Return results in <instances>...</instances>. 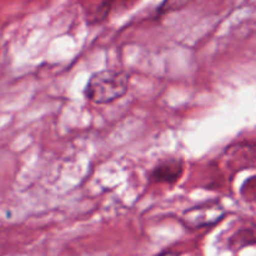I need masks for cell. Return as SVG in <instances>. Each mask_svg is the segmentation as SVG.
Instances as JSON below:
<instances>
[{
    "label": "cell",
    "mask_w": 256,
    "mask_h": 256,
    "mask_svg": "<svg viewBox=\"0 0 256 256\" xmlns=\"http://www.w3.org/2000/svg\"><path fill=\"white\" fill-rule=\"evenodd\" d=\"M232 244L234 248L252 245L254 244V232L252 230H242V232H239L232 239Z\"/></svg>",
    "instance_id": "obj_5"
},
{
    "label": "cell",
    "mask_w": 256,
    "mask_h": 256,
    "mask_svg": "<svg viewBox=\"0 0 256 256\" xmlns=\"http://www.w3.org/2000/svg\"><path fill=\"white\" fill-rule=\"evenodd\" d=\"M156 256H179V252H162V254H159Z\"/></svg>",
    "instance_id": "obj_7"
},
{
    "label": "cell",
    "mask_w": 256,
    "mask_h": 256,
    "mask_svg": "<svg viewBox=\"0 0 256 256\" xmlns=\"http://www.w3.org/2000/svg\"><path fill=\"white\" fill-rule=\"evenodd\" d=\"M134 0H102V5L99 6V14L102 18H105L108 16V14H109L110 12H112V9H114L115 5H128L130 4V2H132Z\"/></svg>",
    "instance_id": "obj_6"
},
{
    "label": "cell",
    "mask_w": 256,
    "mask_h": 256,
    "mask_svg": "<svg viewBox=\"0 0 256 256\" xmlns=\"http://www.w3.org/2000/svg\"><path fill=\"white\" fill-rule=\"evenodd\" d=\"M192 0H164L162 4L160 5L158 9V14H168V12H175V10H180L184 6H186Z\"/></svg>",
    "instance_id": "obj_4"
},
{
    "label": "cell",
    "mask_w": 256,
    "mask_h": 256,
    "mask_svg": "<svg viewBox=\"0 0 256 256\" xmlns=\"http://www.w3.org/2000/svg\"><path fill=\"white\" fill-rule=\"evenodd\" d=\"M184 172V162L180 159L170 158L160 162L152 172L150 179L156 184L174 185L182 178Z\"/></svg>",
    "instance_id": "obj_3"
},
{
    "label": "cell",
    "mask_w": 256,
    "mask_h": 256,
    "mask_svg": "<svg viewBox=\"0 0 256 256\" xmlns=\"http://www.w3.org/2000/svg\"><path fill=\"white\" fill-rule=\"evenodd\" d=\"M224 209L220 205H204L195 206L184 214L185 224L190 228H202L212 225L224 216Z\"/></svg>",
    "instance_id": "obj_2"
},
{
    "label": "cell",
    "mask_w": 256,
    "mask_h": 256,
    "mask_svg": "<svg viewBox=\"0 0 256 256\" xmlns=\"http://www.w3.org/2000/svg\"><path fill=\"white\" fill-rule=\"evenodd\" d=\"M130 78L125 72L102 70L89 78L84 94L95 104H110L126 94Z\"/></svg>",
    "instance_id": "obj_1"
}]
</instances>
